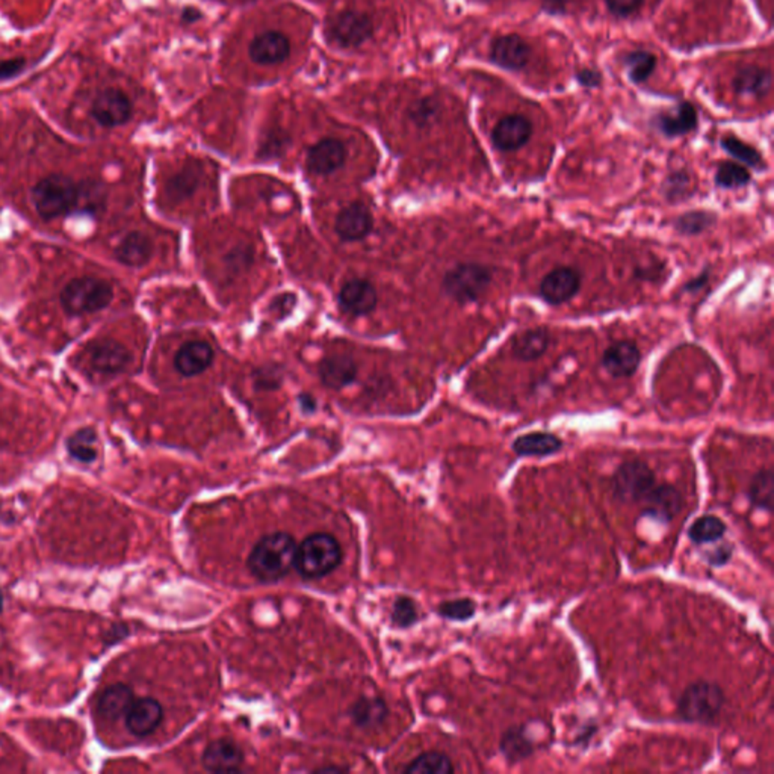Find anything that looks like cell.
Returning a JSON list of instances; mask_svg holds the SVG:
<instances>
[{
	"mask_svg": "<svg viewBox=\"0 0 774 774\" xmlns=\"http://www.w3.org/2000/svg\"><path fill=\"white\" fill-rule=\"evenodd\" d=\"M551 335L544 328H529L516 336L513 340V355L522 362H533L548 351Z\"/></svg>",
	"mask_w": 774,
	"mask_h": 774,
	"instance_id": "30",
	"label": "cell"
},
{
	"mask_svg": "<svg viewBox=\"0 0 774 774\" xmlns=\"http://www.w3.org/2000/svg\"><path fill=\"white\" fill-rule=\"evenodd\" d=\"M580 274L571 266H560L544 275L540 284V297L551 306H560L580 292Z\"/></svg>",
	"mask_w": 774,
	"mask_h": 774,
	"instance_id": "12",
	"label": "cell"
},
{
	"mask_svg": "<svg viewBox=\"0 0 774 774\" xmlns=\"http://www.w3.org/2000/svg\"><path fill=\"white\" fill-rule=\"evenodd\" d=\"M643 0H607L608 10L617 17H629L642 6Z\"/></svg>",
	"mask_w": 774,
	"mask_h": 774,
	"instance_id": "48",
	"label": "cell"
},
{
	"mask_svg": "<svg viewBox=\"0 0 774 774\" xmlns=\"http://www.w3.org/2000/svg\"><path fill=\"white\" fill-rule=\"evenodd\" d=\"M28 67V59L23 57L10 58L0 61V82L10 81L22 75Z\"/></svg>",
	"mask_w": 774,
	"mask_h": 774,
	"instance_id": "46",
	"label": "cell"
},
{
	"mask_svg": "<svg viewBox=\"0 0 774 774\" xmlns=\"http://www.w3.org/2000/svg\"><path fill=\"white\" fill-rule=\"evenodd\" d=\"M531 46L518 33L502 35L491 43L490 58L506 70H522L531 59Z\"/></svg>",
	"mask_w": 774,
	"mask_h": 774,
	"instance_id": "15",
	"label": "cell"
},
{
	"mask_svg": "<svg viewBox=\"0 0 774 774\" xmlns=\"http://www.w3.org/2000/svg\"><path fill=\"white\" fill-rule=\"evenodd\" d=\"M656 126L666 137H682L693 132L698 126V112L689 102H682L673 112H662V115H658Z\"/></svg>",
	"mask_w": 774,
	"mask_h": 774,
	"instance_id": "26",
	"label": "cell"
},
{
	"mask_svg": "<svg viewBox=\"0 0 774 774\" xmlns=\"http://www.w3.org/2000/svg\"><path fill=\"white\" fill-rule=\"evenodd\" d=\"M88 362L95 373L104 375H117L128 369L132 362L130 351L117 340H97L86 350Z\"/></svg>",
	"mask_w": 774,
	"mask_h": 774,
	"instance_id": "11",
	"label": "cell"
},
{
	"mask_svg": "<svg viewBox=\"0 0 774 774\" xmlns=\"http://www.w3.org/2000/svg\"><path fill=\"white\" fill-rule=\"evenodd\" d=\"M726 705V694L720 685L711 680H696L680 694L678 700V718L693 724H714L722 716Z\"/></svg>",
	"mask_w": 774,
	"mask_h": 774,
	"instance_id": "2",
	"label": "cell"
},
{
	"mask_svg": "<svg viewBox=\"0 0 774 774\" xmlns=\"http://www.w3.org/2000/svg\"><path fill=\"white\" fill-rule=\"evenodd\" d=\"M251 260H253L251 250H247V248H237V250L231 253L230 257L227 259V264H229V266H230L233 271H239V269H246L247 266H250Z\"/></svg>",
	"mask_w": 774,
	"mask_h": 774,
	"instance_id": "49",
	"label": "cell"
},
{
	"mask_svg": "<svg viewBox=\"0 0 774 774\" xmlns=\"http://www.w3.org/2000/svg\"><path fill=\"white\" fill-rule=\"evenodd\" d=\"M203 176V170L199 162H191L188 166H184L177 175L173 176L168 184H166V195L173 202H182V200L189 199L197 188H199L200 180Z\"/></svg>",
	"mask_w": 774,
	"mask_h": 774,
	"instance_id": "31",
	"label": "cell"
},
{
	"mask_svg": "<svg viewBox=\"0 0 774 774\" xmlns=\"http://www.w3.org/2000/svg\"><path fill=\"white\" fill-rule=\"evenodd\" d=\"M126 727L135 737H147L157 731L164 718L162 705L153 698L133 700L126 713Z\"/></svg>",
	"mask_w": 774,
	"mask_h": 774,
	"instance_id": "17",
	"label": "cell"
},
{
	"mask_svg": "<svg viewBox=\"0 0 774 774\" xmlns=\"http://www.w3.org/2000/svg\"><path fill=\"white\" fill-rule=\"evenodd\" d=\"M732 554H734V546L731 544H722L706 553L705 560L708 562L709 566L722 567L731 562Z\"/></svg>",
	"mask_w": 774,
	"mask_h": 774,
	"instance_id": "47",
	"label": "cell"
},
{
	"mask_svg": "<svg viewBox=\"0 0 774 774\" xmlns=\"http://www.w3.org/2000/svg\"><path fill=\"white\" fill-rule=\"evenodd\" d=\"M716 222V215L709 211H691L676 220V229L682 235H700Z\"/></svg>",
	"mask_w": 774,
	"mask_h": 774,
	"instance_id": "41",
	"label": "cell"
},
{
	"mask_svg": "<svg viewBox=\"0 0 774 774\" xmlns=\"http://www.w3.org/2000/svg\"><path fill=\"white\" fill-rule=\"evenodd\" d=\"M500 751L508 764H518L528 760L536 752V746L526 734V727L511 726L500 737Z\"/></svg>",
	"mask_w": 774,
	"mask_h": 774,
	"instance_id": "29",
	"label": "cell"
},
{
	"mask_svg": "<svg viewBox=\"0 0 774 774\" xmlns=\"http://www.w3.org/2000/svg\"><path fill=\"white\" fill-rule=\"evenodd\" d=\"M338 300L345 313L353 317H364L377 306V291L368 280L351 279L340 288Z\"/></svg>",
	"mask_w": 774,
	"mask_h": 774,
	"instance_id": "14",
	"label": "cell"
},
{
	"mask_svg": "<svg viewBox=\"0 0 774 774\" xmlns=\"http://www.w3.org/2000/svg\"><path fill=\"white\" fill-rule=\"evenodd\" d=\"M576 79H578L580 86H587V88H596V86H599L600 82H602V77H600L599 73L595 70H589V68L578 71Z\"/></svg>",
	"mask_w": 774,
	"mask_h": 774,
	"instance_id": "50",
	"label": "cell"
},
{
	"mask_svg": "<svg viewBox=\"0 0 774 774\" xmlns=\"http://www.w3.org/2000/svg\"><path fill=\"white\" fill-rule=\"evenodd\" d=\"M284 382V374L282 369L277 366H262L255 373V386L259 391H275L282 386Z\"/></svg>",
	"mask_w": 774,
	"mask_h": 774,
	"instance_id": "45",
	"label": "cell"
},
{
	"mask_svg": "<svg viewBox=\"0 0 774 774\" xmlns=\"http://www.w3.org/2000/svg\"><path fill=\"white\" fill-rule=\"evenodd\" d=\"M454 770L455 769L449 756L440 752H427L411 760L402 771L410 774H451Z\"/></svg>",
	"mask_w": 774,
	"mask_h": 774,
	"instance_id": "35",
	"label": "cell"
},
{
	"mask_svg": "<svg viewBox=\"0 0 774 774\" xmlns=\"http://www.w3.org/2000/svg\"><path fill=\"white\" fill-rule=\"evenodd\" d=\"M747 498L752 507L764 511L773 510L774 475L770 468L760 469L747 487Z\"/></svg>",
	"mask_w": 774,
	"mask_h": 774,
	"instance_id": "32",
	"label": "cell"
},
{
	"mask_svg": "<svg viewBox=\"0 0 774 774\" xmlns=\"http://www.w3.org/2000/svg\"><path fill=\"white\" fill-rule=\"evenodd\" d=\"M2 609H4V596H2V591H0V613H2Z\"/></svg>",
	"mask_w": 774,
	"mask_h": 774,
	"instance_id": "55",
	"label": "cell"
},
{
	"mask_svg": "<svg viewBox=\"0 0 774 774\" xmlns=\"http://www.w3.org/2000/svg\"><path fill=\"white\" fill-rule=\"evenodd\" d=\"M625 66L628 67L629 79L634 84H642L647 81L656 68V57L653 53L646 50H634L629 52L624 59Z\"/></svg>",
	"mask_w": 774,
	"mask_h": 774,
	"instance_id": "38",
	"label": "cell"
},
{
	"mask_svg": "<svg viewBox=\"0 0 774 774\" xmlns=\"http://www.w3.org/2000/svg\"><path fill=\"white\" fill-rule=\"evenodd\" d=\"M691 177L687 171H675L664 182V195L669 202H682L689 195Z\"/></svg>",
	"mask_w": 774,
	"mask_h": 774,
	"instance_id": "43",
	"label": "cell"
},
{
	"mask_svg": "<svg viewBox=\"0 0 774 774\" xmlns=\"http://www.w3.org/2000/svg\"><path fill=\"white\" fill-rule=\"evenodd\" d=\"M151 253H153V246L148 238L141 233V231H132L128 237L123 238V241L120 242L115 256L119 259L120 264L130 266V268H140L150 260Z\"/></svg>",
	"mask_w": 774,
	"mask_h": 774,
	"instance_id": "27",
	"label": "cell"
},
{
	"mask_svg": "<svg viewBox=\"0 0 774 774\" xmlns=\"http://www.w3.org/2000/svg\"><path fill=\"white\" fill-rule=\"evenodd\" d=\"M318 374L324 386L339 391L356 382L357 364L348 356H330L320 364Z\"/></svg>",
	"mask_w": 774,
	"mask_h": 774,
	"instance_id": "23",
	"label": "cell"
},
{
	"mask_svg": "<svg viewBox=\"0 0 774 774\" xmlns=\"http://www.w3.org/2000/svg\"><path fill=\"white\" fill-rule=\"evenodd\" d=\"M437 613L446 620L453 622H468L477 614V602L469 598L460 599L445 600L439 605Z\"/></svg>",
	"mask_w": 774,
	"mask_h": 774,
	"instance_id": "42",
	"label": "cell"
},
{
	"mask_svg": "<svg viewBox=\"0 0 774 774\" xmlns=\"http://www.w3.org/2000/svg\"><path fill=\"white\" fill-rule=\"evenodd\" d=\"M642 515L658 520L662 524H670L680 515L684 507V496L671 484H658L643 500Z\"/></svg>",
	"mask_w": 774,
	"mask_h": 774,
	"instance_id": "10",
	"label": "cell"
},
{
	"mask_svg": "<svg viewBox=\"0 0 774 774\" xmlns=\"http://www.w3.org/2000/svg\"><path fill=\"white\" fill-rule=\"evenodd\" d=\"M751 173L737 162H722L716 173V184L723 189H738L751 182Z\"/></svg>",
	"mask_w": 774,
	"mask_h": 774,
	"instance_id": "39",
	"label": "cell"
},
{
	"mask_svg": "<svg viewBox=\"0 0 774 774\" xmlns=\"http://www.w3.org/2000/svg\"><path fill=\"white\" fill-rule=\"evenodd\" d=\"M342 562L339 542L328 533L307 536L297 546L295 571L304 580H320L330 575Z\"/></svg>",
	"mask_w": 774,
	"mask_h": 774,
	"instance_id": "3",
	"label": "cell"
},
{
	"mask_svg": "<svg viewBox=\"0 0 774 774\" xmlns=\"http://www.w3.org/2000/svg\"><path fill=\"white\" fill-rule=\"evenodd\" d=\"M723 150L727 151L732 158L742 162L744 166L752 168H760L764 166L762 157L755 147L749 146L747 142L742 141L735 137H724L722 140Z\"/></svg>",
	"mask_w": 774,
	"mask_h": 774,
	"instance_id": "40",
	"label": "cell"
},
{
	"mask_svg": "<svg viewBox=\"0 0 774 774\" xmlns=\"http://www.w3.org/2000/svg\"><path fill=\"white\" fill-rule=\"evenodd\" d=\"M298 402H300V406L304 409V411H313L317 409V401H315V398L312 395H309V393H302L300 397H298Z\"/></svg>",
	"mask_w": 774,
	"mask_h": 774,
	"instance_id": "53",
	"label": "cell"
},
{
	"mask_svg": "<svg viewBox=\"0 0 774 774\" xmlns=\"http://www.w3.org/2000/svg\"><path fill=\"white\" fill-rule=\"evenodd\" d=\"M91 117L104 128H119L132 117V104L120 88H106L91 104Z\"/></svg>",
	"mask_w": 774,
	"mask_h": 774,
	"instance_id": "8",
	"label": "cell"
},
{
	"mask_svg": "<svg viewBox=\"0 0 774 774\" xmlns=\"http://www.w3.org/2000/svg\"><path fill=\"white\" fill-rule=\"evenodd\" d=\"M297 546L291 534L284 531L266 534L251 549L247 567L260 582H279L295 569Z\"/></svg>",
	"mask_w": 774,
	"mask_h": 774,
	"instance_id": "1",
	"label": "cell"
},
{
	"mask_svg": "<svg viewBox=\"0 0 774 774\" xmlns=\"http://www.w3.org/2000/svg\"><path fill=\"white\" fill-rule=\"evenodd\" d=\"M642 362V353L633 340H618L607 348L602 366L614 378L633 377Z\"/></svg>",
	"mask_w": 774,
	"mask_h": 774,
	"instance_id": "16",
	"label": "cell"
},
{
	"mask_svg": "<svg viewBox=\"0 0 774 774\" xmlns=\"http://www.w3.org/2000/svg\"><path fill=\"white\" fill-rule=\"evenodd\" d=\"M346 148L339 140L326 138L310 147L307 153V170L312 175L328 176L344 166Z\"/></svg>",
	"mask_w": 774,
	"mask_h": 774,
	"instance_id": "19",
	"label": "cell"
},
{
	"mask_svg": "<svg viewBox=\"0 0 774 774\" xmlns=\"http://www.w3.org/2000/svg\"><path fill=\"white\" fill-rule=\"evenodd\" d=\"M387 706L384 700L378 698H362L357 700L350 714L356 726L362 729H369V727H377L382 724L387 717Z\"/></svg>",
	"mask_w": 774,
	"mask_h": 774,
	"instance_id": "33",
	"label": "cell"
},
{
	"mask_svg": "<svg viewBox=\"0 0 774 774\" xmlns=\"http://www.w3.org/2000/svg\"><path fill=\"white\" fill-rule=\"evenodd\" d=\"M317 771H320V773H324V771H344V769H336V767H324V769H318Z\"/></svg>",
	"mask_w": 774,
	"mask_h": 774,
	"instance_id": "54",
	"label": "cell"
},
{
	"mask_svg": "<svg viewBox=\"0 0 774 774\" xmlns=\"http://www.w3.org/2000/svg\"><path fill=\"white\" fill-rule=\"evenodd\" d=\"M491 269L486 265L466 262L449 269L442 282V289L454 302L460 304L475 302L490 288Z\"/></svg>",
	"mask_w": 774,
	"mask_h": 774,
	"instance_id": "6",
	"label": "cell"
},
{
	"mask_svg": "<svg viewBox=\"0 0 774 774\" xmlns=\"http://www.w3.org/2000/svg\"><path fill=\"white\" fill-rule=\"evenodd\" d=\"M562 440L553 433L536 431L528 435L516 437L511 445L518 457H549L554 454L560 453L562 449Z\"/></svg>",
	"mask_w": 774,
	"mask_h": 774,
	"instance_id": "25",
	"label": "cell"
},
{
	"mask_svg": "<svg viewBox=\"0 0 774 774\" xmlns=\"http://www.w3.org/2000/svg\"><path fill=\"white\" fill-rule=\"evenodd\" d=\"M112 297L113 289L108 282L95 277H79L64 286L59 300L67 313L79 317L104 310L112 302Z\"/></svg>",
	"mask_w": 774,
	"mask_h": 774,
	"instance_id": "5",
	"label": "cell"
},
{
	"mask_svg": "<svg viewBox=\"0 0 774 774\" xmlns=\"http://www.w3.org/2000/svg\"><path fill=\"white\" fill-rule=\"evenodd\" d=\"M202 762L211 773H238L244 762V753L237 742L220 738L206 746Z\"/></svg>",
	"mask_w": 774,
	"mask_h": 774,
	"instance_id": "20",
	"label": "cell"
},
{
	"mask_svg": "<svg viewBox=\"0 0 774 774\" xmlns=\"http://www.w3.org/2000/svg\"><path fill=\"white\" fill-rule=\"evenodd\" d=\"M727 526L718 516L705 515L694 520L688 529V538L694 544H709L720 542Z\"/></svg>",
	"mask_w": 774,
	"mask_h": 774,
	"instance_id": "34",
	"label": "cell"
},
{
	"mask_svg": "<svg viewBox=\"0 0 774 774\" xmlns=\"http://www.w3.org/2000/svg\"><path fill=\"white\" fill-rule=\"evenodd\" d=\"M289 52L291 44L288 38L274 31L260 33L250 44L251 59L262 66L279 64L289 57Z\"/></svg>",
	"mask_w": 774,
	"mask_h": 774,
	"instance_id": "22",
	"label": "cell"
},
{
	"mask_svg": "<svg viewBox=\"0 0 774 774\" xmlns=\"http://www.w3.org/2000/svg\"><path fill=\"white\" fill-rule=\"evenodd\" d=\"M79 199V186L68 176L52 175L32 189L33 206L44 220H55L70 212Z\"/></svg>",
	"mask_w": 774,
	"mask_h": 774,
	"instance_id": "4",
	"label": "cell"
},
{
	"mask_svg": "<svg viewBox=\"0 0 774 774\" xmlns=\"http://www.w3.org/2000/svg\"><path fill=\"white\" fill-rule=\"evenodd\" d=\"M533 124L524 115H508L500 120L491 132V141L500 151H516L529 141Z\"/></svg>",
	"mask_w": 774,
	"mask_h": 774,
	"instance_id": "18",
	"label": "cell"
},
{
	"mask_svg": "<svg viewBox=\"0 0 774 774\" xmlns=\"http://www.w3.org/2000/svg\"><path fill=\"white\" fill-rule=\"evenodd\" d=\"M442 106L439 100L433 95H427L422 99H418L407 109V117L411 123L415 124L416 128L427 129L439 120Z\"/></svg>",
	"mask_w": 774,
	"mask_h": 774,
	"instance_id": "36",
	"label": "cell"
},
{
	"mask_svg": "<svg viewBox=\"0 0 774 774\" xmlns=\"http://www.w3.org/2000/svg\"><path fill=\"white\" fill-rule=\"evenodd\" d=\"M419 618L418 614V607L416 602L407 596H401L395 600L392 611V622L398 628H409L411 625H415Z\"/></svg>",
	"mask_w": 774,
	"mask_h": 774,
	"instance_id": "44",
	"label": "cell"
},
{
	"mask_svg": "<svg viewBox=\"0 0 774 774\" xmlns=\"http://www.w3.org/2000/svg\"><path fill=\"white\" fill-rule=\"evenodd\" d=\"M734 90L742 97L762 99L769 94L773 86V76L767 68L758 66H746L737 71L732 81Z\"/></svg>",
	"mask_w": 774,
	"mask_h": 774,
	"instance_id": "24",
	"label": "cell"
},
{
	"mask_svg": "<svg viewBox=\"0 0 774 774\" xmlns=\"http://www.w3.org/2000/svg\"><path fill=\"white\" fill-rule=\"evenodd\" d=\"M212 362V346L204 340L186 342L180 346L175 357L176 369L184 377H195L203 374Z\"/></svg>",
	"mask_w": 774,
	"mask_h": 774,
	"instance_id": "21",
	"label": "cell"
},
{
	"mask_svg": "<svg viewBox=\"0 0 774 774\" xmlns=\"http://www.w3.org/2000/svg\"><path fill=\"white\" fill-rule=\"evenodd\" d=\"M135 696L128 685L113 684L104 689L99 698V714L106 720H119L128 713Z\"/></svg>",
	"mask_w": 774,
	"mask_h": 774,
	"instance_id": "28",
	"label": "cell"
},
{
	"mask_svg": "<svg viewBox=\"0 0 774 774\" xmlns=\"http://www.w3.org/2000/svg\"><path fill=\"white\" fill-rule=\"evenodd\" d=\"M567 0H542V6L549 14H562L566 11Z\"/></svg>",
	"mask_w": 774,
	"mask_h": 774,
	"instance_id": "51",
	"label": "cell"
},
{
	"mask_svg": "<svg viewBox=\"0 0 774 774\" xmlns=\"http://www.w3.org/2000/svg\"><path fill=\"white\" fill-rule=\"evenodd\" d=\"M330 35L342 48H359L373 35V22L368 15L357 11L345 10L330 20Z\"/></svg>",
	"mask_w": 774,
	"mask_h": 774,
	"instance_id": "9",
	"label": "cell"
},
{
	"mask_svg": "<svg viewBox=\"0 0 774 774\" xmlns=\"http://www.w3.org/2000/svg\"><path fill=\"white\" fill-rule=\"evenodd\" d=\"M709 274L708 273H704V274L698 275L696 279L691 280L688 284H685V291H688V292H696V291H699V289L704 288L706 282H708Z\"/></svg>",
	"mask_w": 774,
	"mask_h": 774,
	"instance_id": "52",
	"label": "cell"
},
{
	"mask_svg": "<svg viewBox=\"0 0 774 774\" xmlns=\"http://www.w3.org/2000/svg\"><path fill=\"white\" fill-rule=\"evenodd\" d=\"M655 486L653 469L642 460L622 463L611 480L614 500L625 506H640Z\"/></svg>",
	"mask_w": 774,
	"mask_h": 774,
	"instance_id": "7",
	"label": "cell"
},
{
	"mask_svg": "<svg viewBox=\"0 0 774 774\" xmlns=\"http://www.w3.org/2000/svg\"><path fill=\"white\" fill-rule=\"evenodd\" d=\"M373 213L360 202L348 204L336 217L335 230L342 241H362L373 231Z\"/></svg>",
	"mask_w": 774,
	"mask_h": 774,
	"instance_id": "13",
	"label": "cell"
},
{
	"mask_svg": "<svg viewBox=\"0 0 774 774\" xmlns=\"http://www.w3.org/2000/svg\"><path fill=\"white\" fill-rule=\"evenodd\" d=\"M95 442H97V435L93 428H81L67 440V449L71 457L77 462L93 463L97 457Z\"/></svg>",
	"mask_w": 774,
	"mask_h": 774,
	"instance_id": "37",
	"label": "cell"
}]
</instances>
